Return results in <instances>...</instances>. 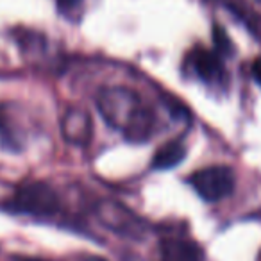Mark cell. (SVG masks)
I'll return each mask as SVG.
<instances>
[{
  "label": "cell",
  "mask_w": 261,
  "mask_h": 261,
  "mask_svg": "<svg viewBox=\"0 0 261 261\" xmlns=\"http://www.w3.org/2000/svg\"><path fill=\"white\" fill-rule=\"evenodd\" d=\"M97 108L109 127L123 133L130 123V120L135 118L140 109L143 108V104L133 90L116 86L106 88L98 93Z\"/></svg>",
  "instance_id": "6da1fadb"
},
{
  "label": "cell",
  "mask_w": 261,
  "mask_h": 261,
  "mask_svg": "<svg viewBox=\"0 0 261 261\" xmlns=\"http://www.w3.org/2000/svg\"><path fill=\"white\" fill-rule=\"evenodd\" d=\"M8 206L15 213L31 217H52L59 211V197L48 185L33 181L20 186Z\"/></svg>",
  "instance_id": "7a4b0ae2"
},
{
  "label": "cell",
  "mask_w": 261,
  "mask_h": 261,
  "mask_svg": "<svg viewBox=\"0 0 261 261\" xmlns=\"http://www.w3.org/2000/svg\"><path fill=\"white\" fill-rule=\"evenodd\" d=\"M190 185L206 202H218L234 190V174L229 167L213 165L190 175Z\"/></svg>",
  "instance_id": "3957f363"
},
{
  "label": "cell",
  "mask_w": 261,
  "mask_h": 261,
  "mask_svg": "<svg viewBox=\"0 0 261 261\" xmlns=\"http://www.w3.org/2000/svg\"><path fill=\"white\" fill-rule=\"evenodd\" d=\"M97 215L106 227L122 236L138 238L140 234H143V229H145L142 218L135 217L133 211L125 210L118 202H100L97 206Z\"/></svg>",
  "instance_id": "277c9868"
},
{
  "label": "cell",
  "mask_w": 261,
  "mask_h": 261,
  "mask_svg": "<svg viewBox=\"0 0 261 261\" xmlns=\"http://www.w3.org/2000/svg\"><path fill=\"white\" fill-rule=\"evenodd\" d=\"M160 259L161 261H204V252L193 240L170 236V238L161 240Z\"/></svg>",
  "instance_id": "5b68a950"
},
{
  "label": "cell",
  "mask_w": 261,
  "mask_h": 261,
  "mask_svg": "<svg viewBox=\"0 0 261 261\" xmlns=\"http://www.w3.org/2000/svg\"><path fill=\"white\" fill-rule=\"evenodd\" d=\"M192 66L195 70V73L210 84H218L225 79V70L224 65L220 61V54L217 52L206 50V48H199L192 54L190 58Z\"/></svg>",
  "instance_id": "8992f818"
},
{
  "label": "cell",
  "mask_w": 261,
  "mask_h": 261,
  "mask_svg": "<svg viewBox=\"0 0 261 261\" xmlns=\"http://www.w3.org/2000/svg\"><path fill=\"white\" fill-rule=\"evenodd\" d=\"M63 136L70 143L75 145H84L90 140L91 135V118L84 109H70L61 122Z\"/></svg>",
  "instance_id": "52a82bcc"
},
{
  "label": "cell",
  "mask_w": 261,
  "mask_h": 261,
  "mask_svg": "<svg viewBox=\"0 0 261 261\" xmlns=\"http://www.w3.org/2000/svg\"><path fill=\"white\" fill-rule=\"evenodd\" d=\"M186 158V147L182 142H168L154 154L152 168L154 170H170L177 167Z\"/></svg>",
  "instance_id": "ba28073f"
},
{
  "label": "cell",
  "mask_w": 261,
  "mask_h": 261,
  "mask_svg": "<svg viewBox=\"0 0 261 261\" xmlns=\"http://www.w3.org/2000/svg\"><path fill=\"white\" fill-rule=\"evenodd\" d=\"M213 40L215 47H217V54H229L231 52V41H229L227 34L220 25L213 27Z\"/></svg>",
  "instance_id": "9c48e42d"
},
{
  "label": "cell",
  "mask_w": 261,
  "mask_h": 261,
  "mask_svg": "<svg viewBox=\"0 0 261 261\" xmlns=\"http://www.w3.org/2000/svg\"><path fill=\"white\" fill-rule=\"evenodd\" d=\"M252 77H254V81L261 86V58H257L256 61L252 63Z\"/></svg>",
  "instance_id": "30bf717a"
},
{
  "label": "cell",
  "mask_w": 261,
  "mask_h": 261,
  "mask_svg": "<svg viewBox=\"0 0 261 261\" xmlns=\"http://www.w3.org/2000/svg\"><path fill=\"white\" fill-rule=\"evenodd\" d=\"M81 4V0H58V6L63 9V11H68V9H73L75 6Z\"/></svg>",
  "instance_id": "8fae6325"
},
{
  "label": "cell",
  "mask_w": 261,
  "mask_h": 261,
  "mask_svg": "<svg viewBox=\"0 0 261 261\" xmlns=\"http://www.w3.org/2000/svg\"><path fill=\"white\" fill-rule=\"evenodd\" d=\"M25 261H36V259H25Z\"/></svg>",
  "instance_id": "7c38bea8"
}]
</instances>
